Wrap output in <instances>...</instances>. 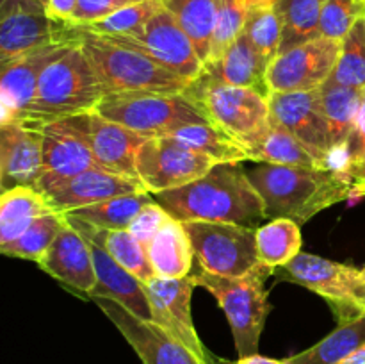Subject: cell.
Listing matches in <instances>:
<instances>
[{"label": "cell", "mask_w": 365, "mask_h": 364, "mask_svg": "<svg viewBox=\"0 0 365 364\" xmlns=\"http://www.w3.org/2000/svg\"><path fill=\"white\" fill-rule=\"evenodd\" d=\"M321 107L330 125L337 152L342 161V170L346 171V145L351 139L359 123V114L362 109L364 91L344 86L324 84L319 88Z\"/></svg>", "instance_id": "484cf974"}, {"label": "cell", "mask_w": 365, "mask_h": 364, "mask_svg": "<svg viewBox=\"0 0 365 364\" xmlns=\"http://www.w3.org/2000/svg\"><path fill=\"white\" fill-rule=\"evenodd\" d=\"M342 41L317 38L285 54H278L267 70L271 93L314 91L323 88L330 79Z\"/></svg>", "instance_id": "4fadbf2b"}, {"label": "cell", "mask_w": 365, "mask_h": 364, "mask_svg": "<svg viewBox=\"0 0 365 364\" xmlns=\"http://www.w3.org/2000/svg\"><path fill=\"white\" fill-rule=\"evenodd\" d=\"M66 214L59 213V211H52V213L39 216L38 220L32 221L31 227L18 239L7 243V245H0V252L4 256L34 261V263L39 264V261L45 257L53 239L66 227Z\"/></svg>", "instance_id": "d590c367"}, {"label": "cell", "mask_w": 365, "mask_h": 364, "mask_svg": "<svg viewBox=\"0 0 365 364\" xmlns=\"http://www.w3.org/2000/svg\"><path fill=\"white\" fill-rule=\"evenodd\" d=\"M139 2H145V0H78L71 21L77 25H93L118 13L123 7Z\"/></svg>", "instance_id": "7bdbcfd3"}, {"label": "cell", "mask_w": 365, "mask_h": 364, "mask_svg": "<svg viewBox=\"0 0 365 364\" xmlns=\"http://www.w3.org/2000/svg\"><path fill=\"white\" fill-rule=\"evenodd\" d=\"M178 221H221L257 228L266 216L262 198L241 163H217L191 184L153 195Z\"/></svg>", "instance_id": "6da1fadb"}, {"label": "cell", "mask_w": 365, "mask_h": 364, "mask_svg": "<svg viewBox=\"0 0 365 364\" xmlns=\"http://www.w3.org/2000/svg\"><path fill=\"white\" fill-rule=\"evenodd\" d=\"M362 2H365V0H362Z\"/></svg>", "instance_id": "816d5d0a"}, {"label": "cell", "mask_w": 365, "mask_h": 364, "mask_svg": "<svg viewBox=\"0 0 365 364\" xmlns=\"http://www.w3.org/2000/svg\"><path fill=\"white\" fill-rule=\"evenodd\" d=\"M145 191L148 189L145 188L141 178L125 177V175L106 171L102 168H91L46 191L45 198L48 200L53 211L70 213L78 207L93 206V203L103 202L114 196L135 195V193Z\"/></svg>", "instance_id": "d6986e66"}, {"label": "cell", "mask_w": 365, "mask_h": 364, "mask_svg": "<svg viewBox=\"0 0 365 364\" xmlns=\"http://www.w3.org/2000/svg\"><path fill=\"white\" fill-rule=\"evenodd\" d=\"M75 39V24L50 13H11L0 16V64L52 43Z\"/></svg>", "instance_id": "ac0fdd59"}, {"label": "cell", "mask_w": 365, "mask_h": 364, "mask_svg": "<svg viewBox=\"0 0 365 364\" xmlns=\"http://www.w3.org/2000/svg\"><path fill=\"white\" fill-rule=\"evenodd\" d=\"M78 0H50V9L48 13L53 18H59V20L71 21V16L75 13V7H77Z\"/></svg>", "instance_id": "bcb514c9"}, {"label": "cell", "mask_w": 365, "mask_h": 364, "mask_svg": "<svg viewBox=\"0 0 365 364\" xmlns=\"http://www.w3.org/2000/svg\"><path fill=\"white\" fill-rule=\"evenodd\" d=\"M163 7V0H145V2L132 4V6L123 7L118 13L103 18L93 25H84L91 31L100 32V34L109 36H135L143 31L150 18Z\"/></svg>", "instance_id": "f35d334b"}, {"label": "cell", "mask_w": 365, "mask_h": 364, "mask_svg": "<svg viewBox=\"0 0 365 364\" xmlns=\"http://www.w3.org/2000/svg\"><path fill=\"white\" fill-rule=\"evenodd\" d=\"M246 18H248V7L241 0H221L220 16H217L216 29H214L209 61L221 57L234 45L235 39L245 32Z\"/></svg>", "instance_id": "60d3db41"}, {"label": "cell", "mask_w": 365, "mask_h": 364, "mask_svg": "<svg viewBox=\"0 0 365 364\" xmlns=\"http://www.w3.org/2000/svg\"><path fill=\"white\" fill-rule=\"evenodd\" d=\"M274 275L323 296L339 323L365 314L362 273L349 264L299 252L291 263L277 268Z\"/></svg>", "instance_id": "ba28073f"}, {"label": "cell", "mask_w": 365, "mask_h": 364, "mask_svg": "<svg viewBox=\"0 0 365 364\" xmlns=\"http://www.w3.org/2000/svg\"><path fill=\"white\" fill-rule=\"evenodd\" d=\"M342 364H365V346L364 348H360L355 355H351L348 360H346V363H342Z\"/></svg>", "instance_id": "c3c4849f"}, {"label": "cell", "mask_w": 365, "mask_h": 364, "mask_svg": "<svg viewBox=\"0 0 365 364\" xmlns=\"http://www.w3.org/2000/svg\"><path fill=\"white\" fill-rule=\"evenodd\" d=\"M184 95L205 114L207 120L241 145H248L271 121L269 98L248 88L223 84L200 75Z\"/></svg>", "instance_id": "8992f818"}, {"label": "cell", "mask_w": 365, "mask_h": 364, "mask_svg": "<svg viewBox=\"0 0 365 364\" xmlns=\"http://www.w3.org/2000/svg\"><path fill=\"white\" fill-rule=\"evenodd\" d=\"M302 225L291 218H273L257 227V252L266 266L280 268L302 252Z\"/></svg>", "instance_id": "d6a6232c"}, {"label": "cell", "mask_w": 365, "mask_h": 364, "mask_svg": "<svg viewBox=\"0 0 365 364\" xmlns=\"http://www.w3.org/2000/svg\"><path fill=\"white\" fill-rule=\"evenodd\" d=\"M282 18V41L278 54L321 38L319 18L323 0H274Z\"/></svg>", "instance_id": "1f68e13d"}, {"label": "cell", "mask_w": 365, "mask_h": 364, "mask_svg": "<svg viewBox=\"0 0 365 364\" xmlns=\"http://www.w3.org/2000/svg\"><path fill=\"white\" fill-rule=\"evenodd\" d=\"M245 34L260 54L273 61L278 56L282 41V18L274 0H260L248 7Z\"/></svg>", "instance_id": "74e56055"}, {"label": "cell", "mask_w": 365, "mask_h": 364, "mask_svg": "<svg viewBox=\"0 0 365 364\" xmlns=\"http://www.w3.org/2000/svg\"><path fill=\"white\" fill-rule=\"evenodd\" d=\"M50 0H0V16L11 13H48Z\"/></svg>", "instance_id": "ee69618b"}, {"label": "cell", "mask_w": 365, "mask_h": 364, "mask_svg": "<svg viewBox=\"0 0 365 364\" xmlns=\"http://www.w3.org/2000/svg\"><path fill=\"white\" fill-rule=\"evenodd\" d=\"M365 148V91H364V102L362 109L359 114V123H356L355 132H353L351 139L346 145V164L351 157H355L356 153H360Z\"/></svg>", "instance_id": "f6af8a7d"}, {"label": "cell", "mask_w": 365, "mask_h": 364, "mask_svg": "<svg viewBox=\"0 0 365 364\" xmlns=\"http://www.w3.org/2000/svg\"><path fill=\"white\" fill-rule=\"evenodd\" d=\"M365 16L362 0H323L319 18L321 38L342 41L353 25Z\"/></svg>", "instance_id": "ab89813d"}, {"label": "cell", "mask_w": 365, "mask_h": 364, "mask_svg": "<svg viewBox=\"0 0 365 364\" xmlns=\"http://www.w3.org/2000/svg\"><path fill=\"white\" fill-rule=\"evenodd\" d=\"M148 256L157 277H187L191 273L195 252L184 223L173 218L164 225L163 231L148 243Z\"/></svg>", "instance_id": "4316f807"}, {"label": "cell", "mask_w": 365, "mask_h": 364, "mask_svg": "<svg viewBox=\"0 0 365 364\" xmlns=\"http://www.w3.org/2000/svg\"><path fill=\"white\" fill-rule=\"evenodd\" d=\"M250 161L282 166L321 168L316 157L282 125L269 121L266 128L255 139L246 145Z\"/></svg>", "instance_id": "f1b7e54d"}, {"label": "cell", "mask_w": 365, "mask_h": 364, "mask_svg": "<svg viewBox=\"0 0 365 364\" xmlns=\"http://www.w3.org/2000/svg\"><path fill=\"white\" fill-rule=\"evenodd\" d=\"M364 18H365V16H364Z\"/></svg>", "instance_id": "f5cc1de1"}, {"label": "cell", "mask_w": 365, "mask_h": 364, "mask_svg": "<svg viewBox=\"0 0 365 364\" xmlns=\"http://www.w3.org/2000/svg\"><path fill=\"white\" fill-rule=\"evenodd\" d=\"M125 39L138 46L141 52L163 64L164 68L185 81H195L202 75L203 63L196 54L195 45L185 34L177 18L164 7H160L143 31L135 36H123Z\"/></svg>", "instance_id": "9a60e30c"}, {"label": "cell", "mask_w": 365, "mask_h": 364, "mask_svg": "<svg viewBox=\"0 0 365 364\" xmlns=\"http://www.w3.org/2000/svg\"><path fill=\"white\" fill-rule=\"evenodd\" d=\"M39 266L50 277L86 295H89L96 285L91 250L86 239L70 223H66V227L57 234L48 252L39 261Z\"/></svg>", "instance_id": "603a6c76"}, {"label": "cell", "mask_w": 365, "mask_h": 364, "mask_svg": "<svg viewBox=\"0 0 365 364\" xmlns=\"http://www.w3.org/2000/svg\"><path fill=\"white\" fill-rule=\"evenodd\" d=\"M43 132V164L41 175L36 182V191H50L68 178L91 168H98L91 150L78 138L63 131L56 123L45 125Z\"/></svg>", "instance_id": "7402d4cb"}, {"label": "cell", "mask_w": 365, "mask_h": 364, "mask_svg": "<svg viewBox=\"0 0 365 364\" xmlns=\"http://www.w3.org/2000/svg\"><path fill=\"white\" fill-rule=\"evenodd\" d=\"M95 111L145 138L170 136L185 125L210 123L184 93H113L103 96Z\"/></svg>", "instance_id": "52a82bcc"}, {"label": "cell", "mask_w": 365, "mask_h": 364, "mask_svg": "<svg viewBox=\"0 0 365 364\" xmlns=\"http://www.w3.org/2000/svg\"><path fill=\"white\" fill-rule=\"evenodd\" d=\"M66 214V213H64ZM66 220L75 231L86 238H93L106 246L107 252L132 275L139 278L143 284H148L152 278H155V270L152 266V261L148 256V246L139 241L128 228L125 231H109V228H98L88 221L81 220L77 216L66 214Z\"/></svg>", "instance_id": "d4e9b609"}, {"label": "cell", "mask_w": 365, "mask_h": 364, "mask_svg": "<svg viewBox=\"0 0 365 364\" xmlns=\"http://www.w3.org/2000/svg\"><path fill=\"white\" fill-rule=\"evenodd\" d=\"M52 211L45 195L31 186L4 191L0 195V245L18 239L32 221Z\"/></svg>", "instance_id": "83f0119b"}, {"label": "cell", "mask_w": 365, "mask_h": 364, "mask_svg": "<svg viewBox=\"0 0 365 364\" xmlns=\"http://www.w3.org/2000/svg\"><path fill=\"white\" fill-rule=\"evenodd\" d=\"M43 132L21 123H0V189L34 188L41 175Z\"/></svg>", "instance_id": "ffe728a7"}, {"label": "cell", "mask_w": 365, "mask_h": 364, "mask_svg": "<svg viewBox=\"0 0 365 364\" xmlns=\"http://www.w3.org/2000/svg\"><path fill=\"white\" fill-rule=\"evenodd\" d=\"M234 364H287V360H278L271 359V357H262V355H250V357H239L237 363Z\"/></svg>", "instance_id": "7dc6e473"}, {"label": "cell", "mask_w": 365, "mask_h": 364, "mask_svg": "<svg viewBox=\"0 0 365 364\" xmlns=\"http://www.w3.org/2000/svg\"><path fill=\"white\" fill-rule=\"evenodd\" d=\"M269 109L271 121L291 132L316 157L321 168L344 171L330 125L321 107L319 89L271 93Z\"/></svg>", "instance_id": "30bf717a"}, {"label": "cell", "mask_w": 365, "mask_h": 364, "mask_svg": "<svg viewBox=\"0 0 365 364\" xmlns=\"http://www.w3.org/2000/svg\"><path fill=\"white\" fill-rule=\"evenodd\" d=\"M246 175L262 198L269 220L291 218L299 225L355 193L353 178L339 170L259 163Z\"/></svg>", "instance_id": "7a4b0ae2"}, {"label": "cell", "mask_w": 365, "mask_h": 364, "mask_svg": "<svg viewBox=\"0 0 365 364\" xmlns=\"http://www.w3.org/2000/svg\"><path fill=\"white\" fill-rule=\"evenodd\" d=\"M203 271L242 277L260 264L257 228L221 221H182Z\"/></svg>", "instance_id": "9c48e42d"}, {"label": "cell", "mask_w": 365, "mask_h": 364, "mask_svg": "<svg viewBox=\"0 0 365 364\" xmlns=\"http://www.w3.org/2000/svg\"><path fill=\"white\" fill-rule=\"evenodd\" d=\"M171 138L185 143L191 148L200 150L212 157L216 163H242L250 161L248 148L232 139L217 127L210 123H192L171 132Z\"/></svg>", "instance_id": "836d02e7"}, {"label": "cell", "mask_w": 365, "mask_h": 364, "mask_svg": "<svg viewBox=\"0 0 365 364\" xmlns=\"http://www.w3.org/2000/svg\"><path fill=\"white\" fill-rule=\"evenodd\" d=\"M327 84L365 91V18H360L342 39L341 56Z\"/></svg>", "instance_id": "8d00e7d4"}, {"label": "cell", "mask_w": 365, "mask_h": 364, "mask_svg": "<svg viewBox=\"0 0 365 364\" xmlns=\"http://www.w3.org/2000/svg\"><path fill=\"white\" fill-rule=\"evenodd\" d=\"M89 250H91L93 264H95L96 271V285L89 296L91 298H98V296H106V298H113L120 302L121 305L127 307L132 314L146 321L153 320V310L150 296L146 293L145 284L139 280L135 275L125 270L113 256L106 250L102 243H98L93 238H86Z\"/></svg>", "instance_id": "44dd1931"}, {"label": "cell", "mask_w": 365, "mask_h": 364, "mask_svg": "<svg viewBox=\"0 0 365 364\" xmlns=\"http://www.w3.org/2000/svg\"><path fill=\"white\" fill-rule=\"evenodd\" d=\"M163 4L177 18L195 45L198 57L205 64L210 57L221 0H163Z\"/></svg>", "instance_id": "4dcf8cb0"}, {"label": "cell", "mask_w": 365, "mask_h": 364, "mask_svg": "<svg viewBox=\"0 0 365 364\" xmlns=\"http://www.w3.org/2000/svg\"><path fill=\"white\" fill-rule=\"evenodd\" d=\"M171 220H173L171 214L168 213L160 203H157L155 200H153V202H150L148 206H145L139 211L138 216L132 220L128 231H130L139 241L145 243V245L148 246V243L152 241V239L163 231L164 225L170 223Z\"/></svg>", "instance_id": "b9f144b4"}, {"label": "cell", "mask_w": 365, "mask_h": 364, "mask_svg": "<svg viewBox=\"0 0 365 364\" xmlns=\"http://www.w3.org/2000/svg\"><path fill=\"white\" fill-rule=\"evenodd\" d=\"M93 300L145 364H203L191 348L155 321L141 320L113 298L98 296Z\"/></svg>", "instance_id": "5bb4252c"}, {"label": "cell", "mask_w": 365, "mask_h": 364, "mask_svg": "<svg viewBox=\"0 0 365 364\" xmlns=\"http://www.w3.org/2000/svg\"><path fill=\"white\" fill-rule=\"evenodd\" d=\"M273 273L274 268L260 263L242 277H220L203 270L192 275L196 285L216 296L227 314L239 357L259 353L260 334L271 310L264 282Z\"/></svg>", "instance_id": "5b68a950"}, {"label": "cell", "mask_w": 365, "mask_h": 364, "mask_svg": "<svg viewBox=\"0 0 365 364\" xmlns=\"http://www.w3.org/2000/svg\"><path fill=\"white\" fill-rule=\"evenodd\" d=\"M57 127L81 139L95 157L98 168L125 177H138L135 156L148 138L107 120L98 111H86L53 121Z\"/></svg>", "instance_id": "7c38bea8"}, {"label": "cell", "mask_w": 365, "mask_h": 364, "mask_svg": "<svg viewBox=\"0 0 365 364\" xmlns=\"http://www.w3.org/2000/svg\"><path fill=\"white\" fill-rule=\"evenodd\" d=\"M75 39L91 63L103 93H184L189 81L171 74L123 36L100 34L75 24Z\"/></svg>", "instance_id": "3957f363"}, {"label": "cell", "mask_w": 365, "mask_h": 364, "mask_svg": "<svg viewBox=\"0 0 365 364\" xmlns=\"http://www.w3.org/2000/svg\"><path fill=\"white\" fill-rule=\"evenodd\" d=\"M271 61L253 46L248 36L242 32L234 45L217 59L203 64V75L235 88H248L260 95L271 96L267 84V70Z\"/></svg>", "instance_id": "cb8c5ba5"}, {"label": "cell", "mask_w": 365, "mask_h": 364, "mask_svg": "<svg viewBox=\"0 0 365 364\" xmlns=\"http://www.w3.org/2000/svg\"><path fill=\"white\" fill-rule=\"evenodd\" d=\"M152 193H135V195L114 196V198L103 200V202L93 203V206L78 207L70 211L71 216H77L88 223L98 228H109V231H125L130 227L132 220L138 216L139 211L150 202H153Z\"/></svg>", "instance_id": "e575fe53"}, {"label": "cell", "mask_w": 365, "mask_h": 364, "mask_svg": "<svg viewBox=\"0 0 365 364\" xmlns=\"http://www.w3.org/2000/svg\"><path fill=\"white\" fill-rule=\"evenodd\" d=\"M73 43L75 39L52 43L0 64V123L21 120L34 100L43 71Z\"/></svg>", "instance_id": "e0dca14e"}, {"label": "cell", "mask_w": 365, "mask_h": 364, "mask_svg": "<svg viewBox=\"0 0 365 364\" xmlns=\"http://www.w3.org/2000/svg\"><path fill=\"white\" fill-rule=\"evenodd\" d=\"M242 4H245L246 7H250V6H253V4H257V2H260V0H241Z\"/></svg>", "instance_id": "681fc988"}, {"label": "cell", "mask_w": 365, "mask_h": 364, "mask_svg": "<svg viewBox=\"0 0 365 364\" xmlns=\"http://www.w3.org/2000/svg\"><path fill=\"white\" fill-rule=\"evenodd\" d=\"M145 288L152 302L155 323L180 339L198 355L203 364H221V360L205 348L192 325L191 296L192 289L196 288L195 277L192 275L184 278L155 277L145 284Z\"/></svg>", "instance_id": "2e32d148"}, {"label": "cell", "mask_w": 365, "mask_h": 364, "mask_svg": "<svg viewBox=\"0 0 365 364\" xmlns=\"http://www.w3.org/2000/svg\"><path fill=\"white\" fill-rule=\"evenodd\" d=\"M103 96L106 93L95 70L75 39L73 45L43 71L34 100L21 120L14 123L41 131L57 120L96 109Z\"/></svg>", "instance_id": "277c9868"}, {"label": "cell", "mask_w": 365, "mask_h": 364, "mask_svg": "<svg viewBox=\"0 0 365 364\" xmlns=\"http://www.w3.org/2000/svg\"><path fill=\"white\" fill-rule=\"evenodd\" d=\"M360 273H362V282H364V288H365V268L360 270Z\"/></svg>", "instance_id": "f907efd6"}, {"label": "cell", "mask_w": 365, "mask_h": 364, "mask_svg": "<svg viewBox=\"0 0 365 364\" xmlns=\"http://www.w3.org/2000/svg\"><path fill=\"white\" fill-rule=\"evenodd\" d=\"M217 164L212 157L171 136L148 138L138 150V177L152 195L198 181Z\"/></svg>", "instance_id": "8fae6325"}, {"label": "cell", "mask_w": 365, "mask_h": 364, "mask_svg": "<svg viewBox=\"0 0 365 364\" xmlns=\"http://www.w3.org/2000/svg\"><path fill=\"white\" fill-rule=\"evenodd\" d=\"M365 346V314L339 323L331 334L309 350L289 357L287 364H342Z\"/></svg>", "instance_id": "f546056e"}]
</instances>
